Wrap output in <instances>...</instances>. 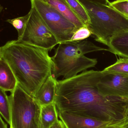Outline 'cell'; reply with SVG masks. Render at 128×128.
<instances>
[{
	"label": "cell",
	"instance_id": "6da1fadb",
	"mask_svg": "<svg viewBox=\"0 0 128 128\" xmlns=\"http://www.w3.org/2000/svg\"><path fill=\"white\" fill-rule=\"evenodd\" d=\"M102 74V71L86 70L70 78L57 80L54 103L58 112L106 122L128 116V98L99 93L97 84Z\"/></svg>",
	"mask_w": 128,
	"mask_h": 128
},
{
	"label": "cell",
	"instance_id": "7a4b0ae2",
	"mask_svg": "<svg viewBox=\"0 0 128 128\" xmlns=\"http://www.w3.org/2000/svg\"><path fill=\"white\" fill-rule=\"evenodd\" d=\"M3 48V58L11 68L18 84L34 98L49 76L52 63L49 51L18 42L8 41Z\"/></svg>",
	"mask_w": 128,
	"mask_h": 128
},
{
	"label": "cell",
	"instance_id": "3957f363",
	"mask_svg": "<svg viewBox=\"0 0 128 128\" xmlns=\"http://www.w3.org/2000/svg\"><path fill=\"white\" fill-rule=\"evenodd\" d=\"M51 57L52 63V75L55 79L70 78L78 73L94 67L96 58L86 57V54L98 51H109L108 49L97 46L90 41H67L59 44Z\"/></svg>",
	"mask_w": 128,
	"mask_h": 128
},
{
	"label": "cell",
	"instance_id": "277c9868",
	"mask_svg": "<svg viewBox=\"0 0 128 128\" xmlns=\"http://www.w3.org/2000/svg\"><path fill=\"white\" fill-rule=\"evenodd\" d=\"M87 10L90 19L87 28L96 41L109 46L110 40L128 30V19L110 6L86 0H79Z\"/></svg>",
	"mask_w": 128,
	"mask_h": 128
},
{
	"label": "cell",
	"instance_id": "5b68a950",
	"mask_svg": "<svg viewBox=\"0 0 128 128\" xmlns=\"http://www.w3.org/2000/svg\"><path fill=\"white\" fill-rule=\"evenodd\" d=\"M13 128H39L40 106L17 85L9 97Z\"/></svg>",
	"mask_w": 128,
	"mask_h": 128
},
{
	"label": "cell",
	"instance_id": "8992f818",
	"mask_svg": "<svg viewBox=\"0 0 128 128\" xmlns=\"http://www.w3.org/2000/svg\"><path fill=\"white\" fill-rule=\"evenodd\" d=\"M41 18L58 40V44L70 41L78 28L54 8L42 0H30Z\"/></svg>",
	"mask_w": 128,
	"mask_h": 128
},
{
	"label": "cell",
	"instance_id": "52a82bcc",
	"mask_svg": "<svg viewBox=\"0 0 128 128\" xmlns=\"http://www.w3.org/2000/svg\"><path fill=\"white\" fill-rule=\"evenodd\" d=\"M28 14L24 33L17 41L51 51L58 44L57 39L33 6Z\"/></svg>",
	"mask_w": 128,
	"mask_h": 128
},
{
	"label": "cell",
	"instance_id": "ba28073f",
	"mask_svg": "<svg viewBox=\"0 0 128 128\" xmlns=\"http://www.w3.org/2000/svg\"><path fill=\"white\" fill-rule=\"evenodd\" d=\"M97 84L98 92L105 96L128 98V76L103 70Z\"/></svg>",
	"mask_w": 128,
	"mask_h": 128
},
{
	"label": "cell",
	"instance_id": "9c48e42d",
	"mask_svg": "<svg viewBox=\"0 0 128 128\" xmlns=\"http://www.w3.org/2000/svg\"><path fill=\"white\" fill-rule=\"evenodd\" d=\"M58 112V117L66 128H99L117 122H106L73 114Z\"/></svg>",
	"mask_w": 128,
	"mask_h": 128
},
{
	"label": "cell",
	"instance_id": "30bf717a",
	"mask_svg": "<svg viewBox=\"0 0 128 128\" xmlns=\"http://www.w3.org/2000/svg\"><path fill=\"white\" fill-rule=\"evenodd\" d=\"M57 84V79L53 77L52 74L49 76L34 98L40 106L54 103Z\"/></svg>",
	"mask_w": 128,
	"mask_h": 128
},
{
	"label": "cell",
	"instance_id": "8fae6325",
	"mask_svg": "<svg viewBox=\"0 0 128 128\" xmlns=\"http://www.w3.org/2000/svg\"><path fill=\"white\" fill-rule=\"evenodd\" d=\"M18 85L13 72L3 58L0 60V88L12 92Z\"/></svg>",
	"mask_w": 128,
	"mask_h": 128
},
{
	"label": "cell",
	"instance_id": "7c38bea8",
	"mask_svg": "<svg viewBox=\"0 0 128 128\" xmlns=\"http://www.w3.org/2000/svg\"><path fill=\"white\" fill-rule=\"evenodd\" d=\"M54 8L78 29L85 26L74 14L66 0H42Z\"/></svg>",
	"mask_w": 128,
	"mask_h": 128
},
{
	"label": "cell",
	"instance_id": "4fadbf2b",
	"mask_svg": "<svg viewBox=\"0 0 128 128\" xmlns=\"http://www.w3.org/2000/svg\"><path fill=\"white\" fill-rule=\"evenodd\" d=\"M109 52L123 58H128V30L116 34L110 40Z\"/></svg>",
	"mask_w": 128,
	"mask_h": 128
},
{
	"label": "cell",
	"instance_id": "5bb4252c",
	"mask_svg": "<svg viewBox=\"0 0 128 128\" xmlns=\"http://www.w3.org/2000/svg\"><path fill=\"white\" fill-rule=\"evenodd\" d=\"M58 112L55 103L40 106V128H50L58 122Z\"/></svg>",
	"mask_w": 128,
	"mask_h": 128
},
{
	"label": "cell",
	"instance_id": "9a60e30c",
	"mask_svg": "<svg viewBox=\"0 0 128 128\" xmlns=\"http://www.w3.org/2000/svg\"><path fill=\"white\" fill-rule=\"evenodd\" d=\"M71 10L85 26L88 27L90 19L87 10L79 0H66Z\"/></svg>",
	"mask_w": 128,
	"mask_h": 128
},
{
	"label": "cell",
	"instance_id": "2e32d148",
	"mask_svg": "<svg viewBox=\"0 0 128 128\" xmlns=\"http://www.w3.org/2000/svg\"><path fill=\"white\" fill-rule=\"evenodd\" d=\"M0 115L6 122L10 124V105L6 91L0 88Z\"/></svg>",
	"mask_w": 128,
	"mask_h": 128
},
{
	"label": "cell",
	"instance_id": "e0dca14e",
	"mask_svg": "<svg viewBox=\"0 0 128 128\" xmlns=\"http://www.w3.org/2000/svg\"><path fill=\"white\" fill-rule=\"evenodd\" d=\"M104 70L128 76V58H120Z\"/></svg>",
	"mask_w": 128,
	"mask_h": 128
},
{
	"label": "cell",
	"instance_id": "ac0fdd59",
	"mask_svg": "<svg viewBox=\"0 0 128 128\" xmlns=\"http://www.w3.org/2000/svg\"><path fill=\"white\" fill-rule=\"evenodd\" d=\"M28 16V13L24 16L12 19H8L6 21L7 22L11 24L16 29L18 34L17 40L20 39L24 33Z\"/></svg>",
	"mask_w": 128,
	"mask_h": 128
},
{
	"label": "cell",
	"instance_id": "d6986e66",
	"mask_svg": "<svg viewBox=\"0 0 128 128\" xmlns=\"http://www.w3.org/2000/svg\"><path fill=\"white\" fill-rule=\"evenodd\" d=\"M92 34L90 30L86 26H83L77 30L70 41H81L88 38Z\"/></svg>",
	"mask_w": 128,
	"mask_h": 128
},
{
	"label": "cell",
	"instance_id": "ffe728a7",
	"mask_svg": "<svg viewBox=\"0 0 128 128\" xmlns=\"http://www.w3.org/2000/svg\"><path fill=\"white\" fill-rule=\"evenodd\" d=\"M109 5L121 13L128 19V8L118 2L116 0L110 2Z\"/></svg>",
	"mask_w": 128,
	"mask_h": 128
},
{
	"label": "cell",
	"instance_id": "44dd1931",
	"mask_svg": "<svg viewBox=\"0 0 128 128\" xmlns=\"http://www.w3.org/2000/svg\"><path fill=\"white\" fill-rule=\"evenodd\" d=\"M50 128H66L63 122L60 120Z\"/></svg>",
	"mask_w": 128,
	"mask_h": 128
},
{
	"label": "cell",
	"instance_id": "7402d4cb",
	"mask_svg": "<svg viewBox=\"0 0 128 128\" xmlns=\"http://www.w3.org/2000/svg\"><path fill=\"white\" fill-rule=\"evenodd\" d=\"M86 0L94 2V3L102 4L105 5H109L110 3L108 0Z\"/></svg>",
	"mask_w": 128,
	"mask_h": 128
},
{
	"label": "cell",
	"instance_id": "603a6c76",
	"mask_svg": "<svg viewBox=\"0 0 128 128\" xmlns=\"http://www.w3.org/2000/svg\"><path fill=\"white\" fill-rule=\"evenodd\" d=\"M0 128H8L7 124L3 120L0 115Z\"/></svg>",
	"mask_w": 128,
	"mask_h": 128
},
{
	"label": "cell",
	"instance_id": "cb8c5ba5",
	"mask_svg": "<svg viewBox=\"0 0 128 128\" xmlns=\"http://www.w3.org/2000/svg\"><path fill=\"white\" fill-rule=\"evenodd\" d=\"M118 2L128 8V0H116Z\"/></svg>",
	"mask_w": 128,
	"mask_h": 128
},
{
	"label": "cell",
	"instance_id": "d4e9b609",
	"mask_svg": "<svg viewBox=\"0 0 128 128\" xmlns=\"http://www.w3.org/2000/svg\"><path fill=\"white\" fill-rule=\"evenodd\" d=\"M3 58V48L0 47V60Z\"/></svg>",
	"mask_w": 128,
	"mask_h": 128
},
{
	"label": "cell",
	"instance_id": "484cf974",
	"mask_svg": "<svg viewBox=\"0 0 128 128\" xmlns=\"http://www.w3.org/2000/svg\"><path fill=\"white\" fill-rule=\"evenodd\" d=\"M3 10V7L0 4V14L1 12Z\"/></svg>",
	"mask_w": 128,
	"mask_h": 128
},
{
	"label": "cell",
	"instance_id": "4316f807",
	"mask_svg": "<svg viewBox=\"0 0 128 128\" xmlns=\"http://www.w3.org/2000/svg\"><path fill=\"white\" fill-rule=\"evenodd\" d=\"M10 128H13L11 125H10Z\"/></svg>",
	"mask_w": 128,
	"mask_h": 128
},
{
	"label": "cell",
	"instance_id": "83f0119b",
	"mask_svg": "<svg viewBox=\"0 0 128 128\" xmlns=\"http://www.w3.org/2000/svg\"></svg>",
	"mask_w": 128,
	"mask_h": 128
}]
</instances>
